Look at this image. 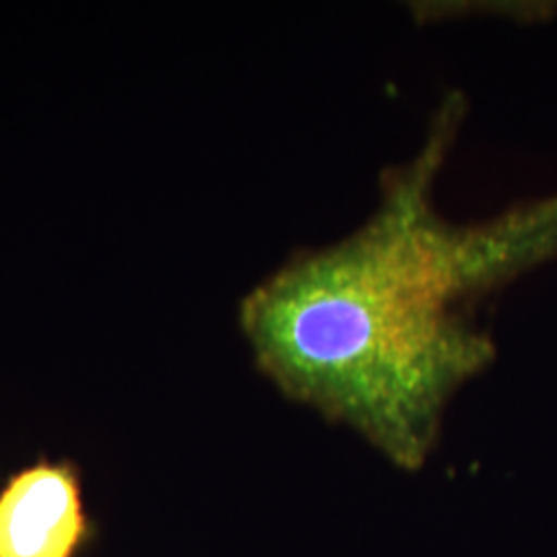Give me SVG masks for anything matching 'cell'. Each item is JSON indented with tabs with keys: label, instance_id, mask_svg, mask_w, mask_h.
<instances>
[{
	"label": "cell",
	"instance_id": "cell-1",
	"mask_svg": "<svg viewBox=\"0 0 557 557\" xmlns=\"http://www.w3.org/2000/svg\"><path fill=\"white\" fill-rule=\"evenodd\" d=\"M460 110L444 106L366 225L289 260L239 308L262 374L285 397L405 471L425 465L450 400L496 358L479 306L557 262V190L481 223L440 218L432 190Z\"/></svg>",
	"mask_w": 557,
	"mask_h": 557
},
{
	"label": "cell",
	"instance_id": "cell-2",
	"mask_svg": "<svg viewBox=\"0 0 557 557\" xmlns=\"http://www.w3.org/2000/svg\"><path fill=\"white\" fill-rule=\"evenodd\" d=\"M85 533L79 483L64 465L20 473L0 496V557H73Z\"/></svg>",
	"mask_w": 557,
	"mask_h": 557
}]
</instances>
